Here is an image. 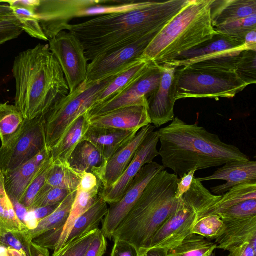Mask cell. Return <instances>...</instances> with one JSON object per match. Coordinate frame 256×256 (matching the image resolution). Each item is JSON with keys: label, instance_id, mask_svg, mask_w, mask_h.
Wrapping results in <instances>:
<instances>
[{"label": "cell", "instance_id": "1", "mask_svg": "<svg viewBox=\"0 0 256 256\" xmlns=\"http://www.w3.org/2000/svg\"><path fill=\"white\" fill-rule=\"evenodd\" d=\"M190 0L142 1L132 9L70 24L64 28L81 42L88 60L158 34Z\"/></svg>", "mask_w": 256, "mask_h": 256}, {"label": "cell", "instance_id": "2", "mask_svg": "<svg viewBox=\"0 0 256 256\" xmlns=\"http://www.w3.org/2000/svg\"><path fill=\"white\" fill-rule=\"evenodd\" d=\"M162 166L182 178L192 170L222 166L232 161H248V156L237 146L198 124H187L174 117L168 126L158 130Z\"/></svg>", "mask_w": 256, "mask_h": 256}, {"label": "cell", "instance_id": "3", "mask_svg": "<svg viewBox=\"0 0 256 256\" xmlns=\"http://www.w3.org/2000/svg\"><path fill=\"white\" fill-rule=\"evenodd\" d=\"M14 106L24 118L44 116L70 92L62 68L48 44H38L20 53L12 66Z\"/></svg>", "mask_w": 256, "mask_h": 256}, {"label": "cell", "instance_id": "4", "mask_svg": "<svg viewBox=\"0 0 256 256\" xmlns=\"http://www.w3.org/2000/svg\"><path fill=\"white\" fill-rule=\"evenodd\" d=\"M179 178L163 170L149 182L142 195L112 234L139 251L146 248L156 232L180 206L176 198Z\"/></svg>", "mask_w": 256, "mask_h": 256}, {"label": "cell", "instance_id": "5", "mask_svg": "<svg viewBox=\"0 0 256 256\" xmlns=\"http://www.w3.org/2000/svg\"><path fill=\"white\" fill-rule=\"evenodd\" d=\"M210 0H190L154 37L140 58L162 66L210 40Z\"/></svg>", "mask_w": 256, "mask_h": 256}, {"label": "cell", "instance_id": "6", "mask_svg": "<svg viewBox=\"0 0 256 256\" xmlns=\"http://www.w3.org/2000/svg\"><path fill=\"white\" fill-rule=\"evenodd\" d=\"M221 196L212 194L201 182L194 178L190 188L181 198L182 202L178 210L158 230L148 247L140 250L138 253L144 254L155 248L168 250L180 244L192 234L195 222Z\"/></svg>", "mask_w": 256, "mask_h": 256}, {"label": "cell", "instance_id": "7", "mask_svg": "<svg viewBox=\"0 0 256 256\" xmlns=\"http://www.w3.org/2000/svg\"><path fill=\"white\" fill-rule=\"evenodd\" d=\"M134 0H40L35 13L49 40L75 19L94 18L124 11L138 6Z\"/></svg>", "mask_w": 256, "mask_h": 256}, {"label": "cell", "instance_id": "8", "mask_svg": "<svg viewBox=\"0 0 256 256\" xmlns=\"http://www.w3.org/2000/svg\"><path fill=\"white\" fill-rule=\"evenodd\" d=\"M116 76L96 83L84 82L47 112L44 118L48 152L59 142L71 124L94 105L98 96Z\"/></svg>", "mask_w": 256, "mask_h": 256}, {"label": "cell", "instance_id": "9", "mask_svg": "<svg viewBox=\"0 0 256 256\" xmlns=\"http://www.w3.org/2000/svg\"><path fill=\"white\" fill-rule=\"evenodd\" d=\"M176 100L186 98H232L248 85L234 72L176 68Z\"/></svg>", "mask_w": 256, "mask_h": 256}, {"label": "cell", "instance_id": "10", "mask_svg": "<svg viewBox=\"0 0 256 256\" xmlns=\"http://www.w3.org/2000/svg\"><path fill=\"white\" fill-rule=\"evenodd\" d=\"M46 148L44 116L26 120L19 135L0 147V171L4 176L27 162Z\"/></svg>", "mask_w": 256, "mask_h": 256}, {"label": "cell", "instance_id": "11", "mask_svg": "<svg viewBox=\"0 0 256 256\" xmlns=\"http://www.w3.org/2000/svg\"><path fill=\"white\" fill-rule=\"evenodd\" d=\"M48 41L49 50L57 59L71 92L86 79L88 60L83 45L72 32L66 30Z\"/></svg>", "mask_w": 256, "mask_h": 256}, {"label": "cell", "instance_id": "12", "mask_svg": "<svg viewBox=\"0 0 256 256\" xmlns=\"http://www.w3.org/2000/svg\"><path fill=\"white\" fill-rule=\"evenodd\" d=\"M157 34H152L94 59L88 64V83H96L116 75L140 59Z\"/></svg>", "mask_w": 256, "mask_h": 256}, {"label": "cell", "instance_id": "13", "mask_svg": "<svg viewBox=\"0 0 256 256\" xmlns=\"http://www.w3.org/2000/svg\"><path fill=\"white\" fill-rule=\"evenodd\" d=\"M163 70L162 66L154 63L146 72L118 94L90 108L86 112L89 118L146 101L158 86Z\"/></svg>", "mask_w": 256, "mask_h": 256}, {"label": "cell", "instance_id": "14", "mask_svg": "<svg viewBox=\"0 0 256 256\" xmlns=\"http://www.w3.org/2000/svg\"><path fill=\"white\" fill-rule=\"evenodd\" d=\"M165 168L153 162L144 165L135 176L122 198L112 204L102 222L101 230L106 238L112 239V234L138 200L151 180Z\"/></svg>", "mask_w": 256, "mask_h": 256}, {"label": "cell", "instance_id": "15", "mask_svg": "<svg viewBox=\"0 0 256 256\" xmlns=\"http://www.w3.org/2000/svg\"><path fill=\"white\" fill-rule=\"evenodd\" d=\"M158 142V130L149 133L120 178L110 187L102 188L100 194L108 204L110 205L120 200L140 170L159 156L157 150Z\"/></svg>", "mask_w": 256, "mask_h": 256}, {"label": "cell", "instance_id": "16", "mask_svg": "<svg viewBox=\"0 0 256 256\" xmlns=\"http://www.w3.org/2000/svg\"><path fill=\"white\" fill-rule=\"evenodd\" d=\"M158 88L147 98V108L151 124L156 128L172 122L176 102L175 73L176 68L166 64Z\"/></svg>", "mask_w": 256, "mask_h": 256}, {"label": "cell", "instance_id": "17", "mask_svg": "<svg viewBox=\"0 0 256 256\" xmlns=\"http://www.w3.org/2000/svg\"><path fill=\"white\" fill-rule=\"evenodd\" d=\"M156 128L150 124L140 128L136 136L119 149L94 175L100 182L102 189L114 184L122 176L132 162L143 140Z\"/></svg>", "mask_w": 256, "mask_h": 256}, {"label": "cell", "instance_id": "18", "mask_svg": "<svg viewBox=\"0 0 256 256\" xmlns=\"http://www.w3.org/2000/svg\"><path fill=\"white\" fill-rule=\"evenodd\" d=\"M91 126L124 130H139L151 124L147 100L90 119Z\"/></svg>", "mask_w": 256, "mask_h": 256}, {"label": "cell", "instance_id": "19", "mask_svg": "<svg viewBox=\"0 0 256 256\" xmlns=\"http://www.w3.org/2000/svg\"><path fill=\"white\" fill-rule=\"evenodd\" d=\"M244 50H246L244 40L216 32L210 40L164 64L178 68L188 66L196 60L216 54Z\"/></svg>", "mask_w": 256, "mask_h": 256}, {"label": "cell", "instance_id": "20", "mask_svg": "<svg viewBox=\"0 0 256 256\" xmlns=\"http://www.w3.org/2000/svg\"><path fill=\"white\" fill-rule=\"evenodd\" d=\"M196 178L201 182L212 180H226L225 184L210 188L214 194L222 195L236 186L256 182V162L250 160L229 162L212 175Z\"/></svg>", "mask_w": 256, "mask_h": 256}, {"label": "cell", "instance_id": "21", "mask_svg": "<svg viewBox=\"0 0 256 256\" xmlns=\"http://www.w3.org/2000/svg\"><path fill=\"white\" fill-rule=\"evenodd\" d=\"M50 158L44 149L27 162L4 175L6 190L12 202H18L36 174Z\"/></svg>", "mask_w": 256, "mask_h": 256}, {"label": "cell", "instance_id": "22", "mask_svg": "<svg viewBox=\"0 0 256 256\" xmlns=\"http://www.w3.org/2000/svg\"><path fill=\"white\" fill-rule=\"evenodd\" d=\"M138 130H124L90 126L83 140L94 144L100 152L105 164L119 149L130 141Z\"/></svg>", "mask_w": 256, "mask_h": 256}, {"label": "cell", "instance_id": "23", "mask_svg": "<svg viewBox=\"0 0 256 256\" xmlns=\"http://www.w3.org/2000/svg\"><path fill=\"white\" fill-rule=\"evenodd\" d=\"M210 17L214 28L256 14V0H210Z\"/></svg>", "mask_w": 256, "mask_h": 256}, {"label": "cell", "instance_id": "24", "mask_svg": "<svg viewBox=\"0 0 256 256\" xmlns=\"http://www.w3.org/2000/svg\"><path fill=\"white\" fill-rule=\"evenodd\" d=\"M90 126L86 112L71 124L61 140L49 152L53 164L68 165L70 156L77 145L83 140Z\"/></svg>", "mask_w": 256, "mask_h": 256}, {"label": "cell", "instance_id": "25", "mask_svg": "<svg viewBox=\"0 0 256 256\" xmlns=\"http://www.w3.org/2000/svg\"><path fill=\"white\" fill-rule=\"evenodd\" d=\"M224 223V233L216 239V248L228 250L244 242L256 243V216Z\"/></svg>", "mask_w": 256, "mask_h": 256}, {"label": "cell", "instance_id": "26", "mask_svg": "<svg viewBox=\"0 0 256 256\" xmlns=\"http://www.w3.org/2000/svg\"><path fill=\"white\" fill-rule=\"evenodd\" d=\"M153 64L152 62L140 58L116 75L98 96L94 105L106 102L118 94L146 72Z\"/></svg>", "mask_w": 256, "mask_h": 256}, {"label": "cell", "instance_id": "27", "mask_svg": "<svg viewBox=\"0 0 256 256\" xmlns=\"http://www.w3.org/2000/svg\"><path fill=\"white\" fill-rule=\"evenodd\" d=\"M102 188L100 182L90 191H84L78 188L70 214L54 252H58L64 246L75 222L96 202Z\"/></svg>", "mask_w": 256, "mask_h": 256}, {"label": "cell", "instance_id": "28", "mask_svg": "<svg viewBox=\"0 0 256 256\" xmlns=\"http://www.w3.org/2000/svg\"><path fill=\"white\" fill-rule=\"evenodd\" d=\"M76 192L70 193L53 212L40 220L34 228L22 232L25 240L30 242L34 239L46 232L63 228L70 214Z\"/></svg>", "mask_w": 256, "mask_h": 256}, {"label": "cell", "instance_id": "29", "mask_svg": "<svg viewBox=\"0 0 256 256\" xmlns=\"http://www.w3.org/2000/svg\"><path fill=\"white\" fill-rule=\"evenodd\" d=\"M105 164L102 156L97 148L87 140L80 142L70 156L68 165L80 172H96Z\"/></svg>", "mask_w": 256, "mask_h": 256}, {"label": "cell", "instance_id": "30", "mask_svg": "<svg viewBox=\"0 0 256 256\" xmlns=\"http://www.w3.org/2000/svg\"><path fill=\"white\" fill-rule=\"evenodd\" d=\"M108 210V204L100 194L92 206L76 220L65 244L91 231L98 229Z\"/></svg>", "mask_w": 256, "mask_h": 256}, {"label": "cell", "instance_id": "31", "mask_svg": "<svg viewBox=\"0 0 256 256\" xmlns=\"http://www.w3.org/2000/svg\"><path fill=\"white\" fill-rule=\"evenodd\" d=\"M26 122L21 112L8 102L0 103V140L2 146L12 142L20 133Z\"/></svg>", "mask_w": 256, "mask_h": 256}, {"label": "cell", "instance_id": "32", "mask_svg": "<svg viewBox=\"0 0 256 256\" xmlns=\"http://www.w3.org/2000/svg\"><path fill=\"white\" fill-rule=\"evenodd\" d=\"M249 200H256V182L244 183L232 187L222 195L220 199L210 208L203 216L218 214Z\"/></svg>", "mask_w": 256, "mask_h": 256}, {"label": "cell", "instance_id": "33", "mask_svg": "<svg viewBox=\"0 0 256 256\" xmlns=\"http://www.w3.org/2000/svg\"><path fill=\"white\" fill-rule=\"evenodd\" d=\"M217 248L216 242L192 234L180 244L168 250V256H210Z\"/></svg>", "mask_w": 256, "mask_h": 256}, {"label": "cell", "instance_id": "34", "mask_svg": "<svg viewBox=\"0 0 256 256\" xmlns=\"http://www.w3.org/2000/svg\"><path fill=\"white\" fill-rule=\"evenodd\" d=\"M82 174L72 170L68 165L53 164L44 186L60 188L71 192L76 191Z\"/></svg>", "mask_w": 256, "mask_h": 256}, {"label": "cell", "instance_id": "35", "mask_svg": "<svg viewBox=\"0 0 256 256\" xmlns=\"http://www.w3.org/2000/svg\"><path fill=\"white\" fill-rule=\"evenodd\" d=\"M242 51H228L216 54L196 60L186 66L196 69L234 72Z\"/></svg>", "mask_w": 256, "mask_h": 256}, {"label": "cell", "instance_id": "36", "mask_svg": "<svg viewBox=\"0 0 256 256\" xmlns=\"http://www.w3.org/2000/svg\"><path fill=\"white\" fill-rule=\"evenodd\" d=\"M0 226L8 230L22 232L28 227L18 218L13 203L5 188L4 176L0 171Z\"/></svg>", "mask_w": 256, "mask_h": 256}, {"label": "cell", "instance_id": "37", "mask_svg": "<svg viewBox=\"0 0 256 256\" xmlns=\"http://www.w3.org/2000/svg\"><path fill=\"white\" fill-rule=\"evenodd\" d=\"M10 6L24 31L32 37L44 41H48L34 10L20 6Z\"/></svg>", "mask_w": 256, "mask_h": 256}, {"label": "cell", "instance_id": "38", "mask_svg": "<svg viewBox=\"0 0 256 256\" xmlns=\"http://www.w3.org/2000/svg\"><path fill=\"white\" fill-rule=\"evenodd\" d=\"M52 165L53 162L50 158L36 174L18 202L28 212L31 209L34 200L44 186Z\"/></svg>", "mask_w": 256, "mask_h": 256}, {"label": "cell", "instance_id": "39", "mask_svg": "<svg viewBox=\"0 0 256 256\" xmlns=\"http://www.w3.org/2000/svg\"><path fill=\"white\" fill-rule=\"evenodd\" d=\"M226 229L224 221L218 214L209 215L199 218L194 224L192 234L208 239H216Z\"/></svg>", "mask_w": 256, "mask_h": 256}, {"label": "cell", "instance_id": "40", "mask_svg": "<svg viewBox=\"0 0 256 256\" xmlns=\"http://www.w3.org/2000/svg\"><path fill=\"white\" fill-rule=\"evenodd\" d=\"M214 29L217 33L244 41L248 33L256 30V14L229 22Z\"/></svg>", "mask_w": 256, "mask_h": 256}, {"label": "cell", "instance_id": "41", "mask_svg": "<svg viewBox=\"0 0 256 256\" xmlns=\"http://www.w3.org/2000/svg\"><path fill=\"white\" fill-rule=\"evenodd\" d=\"M235 74L248 86L256 82V51L244 50L240 54Z\"/></svg>", "mask_w": 256, "mask_h": 256}, {"label": "cell", "instance_id": "42", "mask_svg": "<svg viewBox=\"0 0 256 256\" xmlns=\"http://www.w3.org/2000/svg\"><path fill=\"white\" fill-rule=\"evenodd\" d=\"M99 228L68 243L52 256H85Z\"/></svg>", "mask_w": 256, "mask_h": 256}, {"label": "cell", "instance_id": "43", "mask_svg": "<svg viewBox=\"0 0 256 256\" xmlns=\"http://www.w3.org/2000/svg\"><path fill=\"white\" fill-rule=\"evenodd\" d=\"M224 222H230L256 216V200H249L218 214Z\"/></svg>", "mask_w": 256, "mask_h": 256}, {"label": "cell", "instance_id": "44", "mask_svg": "<svg viewBox=\"0 0 256 256\" xmlns=\"http://www.w3.org/2000/svg\"><path fill=\"white\" fill-rule=\"evenodd\" d=\"M71 192L69 190L60 188H48L43 186L34 200L30 210L60 204Z\"/></svg>", "mask_w": 256, "mask_h": 256}, {"label": "cell", "instance_id": "45", "mask_svg": "<svg viewBox=\"0 0 256 256\" xmlns=\"http://www.w3.org/2000/svg\"><path fill=\"white\" fill-rule=\"evenodd\" d=\"M30 244L22 232L10 230L0 226V246L13 248L26 256H30Z\"/></svg>", "mask_w": 256, "mask_h": 256}, {"label": "cell", "instance_id": "46", "mask_svg": "<svg viewBox=\"0 0 256 256\" xmlns=\"http://www.w3.org/2000/svg\"><path fill=\"white\" fill-rule=\"evenodd\" d=\"M23 31L18 22L0 18V45L17 38Z\"/></svg>", "mask_w": 256, "mask_h": 256}, {"label": "cell", "instance_id": "47", "mask_svg": "<svg viewBox=\"0 0 256 256\" xmlns=\"http://www.w3.org/2000/svg\"><path fill=\"white\" fill-rule=\"evenodd\" d=\"M106 238L98 229L85 256H104L107 248Z\"/></svg>", "mask_w": 256, "mask_h": 256}, {"label": "cell", "instance_id": "48", "mask_svg": "<svg viewBox=\"0 0 256 256\" xmlns=\"http://www.w3.org/2000/svg\"><path fill=\"white\" fill-rule=\"evenodd\" d=\"M114 242L110 256H139L138 250L131 244L120 240Z\"/></svg>", "mask_w": 256, "mask_h": 256}, {"label": "cell", "instance_id": "49", "mask_svg": "<svg viewBox=\"0 0 256 256\" xmlns=\"http://www.w3.org/2000/svg\"><path fill=\"white\" fill-rule=\"evenodd\" d=\"M228 251V256H256V243L244 242L231 248Z\"/></svg>", "mask_w": 256, "mask_h": 256}, {"label": "cell", "instance_id": "50", "mask_svg": "<svg viewBox=\"0 0 256 256\" xmlns=\"http://www.w3.org/2000/svg\"><path fill=\"white\" fill-rule=\"evenodd\" d=\"M196 171H197L196 169H193L184 174L182 178H179L176 194V198H180L184 194L190 190Z\"/></svg>", "mask_w": 256, "mask_h": 256}, {"label": "cell", "instance_id": "51", "mask_svg": "<svg viewBox=\"0 0 256 256\" xmlns=\"http://www.w3.org/2000/svg\"><path fill=\"white\" fill-rule=\"evenodd\" d=\"M100 182V180L92 173L84 172L78 188L82 190L90 191L96 188Z\"/></svg>", "mask_w": 256, "mask_h": 256}, {"label": "cell", "instance_id": "52", "mask_svg": "<svg viewBox=\"0 0 256 256\" xmlns=\"http://www.w3.org/2000/svg\"><path fill=\"white\" fill-rule=\"evenodd\" d=\"M60 204L40 208L30 211L34 214V216L38 224L40 220L45 218L53 212Z\"/></svg>", "mask_w": 256, "mask_h": 256}, {"label": "cell", "instance_id": "53", "mask_svg": "<svg viewBox=\"0 0 256 256\" xmlns=\"http://www.w3.org/2000/svg\"><path fill=\"white\" fill-rule=\"evenodd\" d=\"M246 50L256 51V30L250 32L244 39Z\"/></svg>", "mask_w": 256, "mask_h": 256}, {"label": "cell", "instance_id": "54", "mask_svg": "<svg viewBox=\"0 0 256 256\" xmlns=\"http://www.w3.org/2000/svg\"><path fill=\"white\" fill-rule=\"evenodd\" d=\"M30 256H50L48 249L41 247L32 242L30 244Z\"/></svg>", "mask_w": 256, "mask_h": 256}, {"label": "cell", "instance_id": "55", "mask_svg": "<svg viewBox=\"0 0 256 256\" xmlns=\"http://www.w3.org/2000/svg\"><path fill=\"white\" fill-rule=\"evenodd\" d=\"M145 256H168V250L162 248H155L147 250Z\"/></svg>", "mask_w": 256, "mask_h": 256}, {"label": "cell", "instance_id": "56", "mask_svg": "<svg viewBox=\"0 0 256 256\" xmlns=\"http://www.w3.org/2000/svg\"><path fill=\"white\" fill-rule=\"evenodd\" d=\"M210 256H216L215 253L212 252Z\"/></svg>", "mask_w": 256, "mask_h": 256}, {"label": "cell", "instance_id": "57", "mask_svg": "<svg viewBox=\"0 0 256 256\" xmlns=\"http://www.w3.org/2000/svg\"><path fill=\"white\" fill-rule=\"evenodd\" d=\"M139 256H145V254H139Z\"/></svg>", "mask_w": 256, "mask_h": 256}, {"label": "cell", "instance_id": "58", "mask_svg": "<svg viewBox=\"0 0 256 256\" xmlns=\"http://www.w3.org/2000/svg\"><path fill=\"white\" fill-rule=\"evenodd\" d=\"M2 2V0H0V3Z\"/></svg>", "mask_w": 256, "mask_h": 256}]
</instances>
